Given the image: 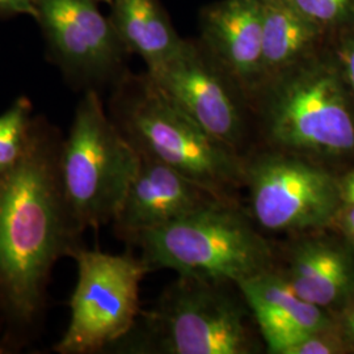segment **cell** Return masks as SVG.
<instances>
[{
    "instance_id": "cell-17",
    "label": "cell",
    "mask_w": 354,
    "mask_h": 354,
    "mask_svg": "<svg viewBox=\"0 0 354 354\" xmlns=\"http://www.w3.org/2000/svg\"><path fill=\"white\" fill-rule=\"evenodd\" d=\"M36 118L32 102L24 96L17 97L0 114V174L11 169L24 156Z\"/></svg>"
},
{
    "instance_id": "cell-10",
    "label": "cell",
    "mask_w": 354,
    "mask_h": 354,
    "mask_svg": "<svg viewBox=\"0 0 354 354\" xmlns=\"http://www.w3.org/2000/svg\"><path fill=\"white\" fill-rule=\"evenodd\" d=\"M35 20L48 54L74 88L113 87L125 75L129 51L96 0H35Z\"/></svg>"
},
{
    "instance_id": "cell-15",
    "label": "cell",
    "mask_w": 354,
    "mask_h": 354,
    "mask_svg": "<svg viewBox=\"0 0 354 354\" xmlns=\"http://www.w3.org/2000/svg\"><path fill=\"white\" fill-rule=\"evenodd\" d=\"M109 6L114 30L147 70L165 64L181 48L185 38L177 33L160 0H112Z\"/></svg>"
},
{
    "instance_id": "cell-22",
    "label": "cell",
    "mask_w": 354,
    "mask_h": 354,
    "mask_svg": "<svg viewBox=\"0 0 354 354\" xmlns=\"http://www.w3.org/2000/svg\"><path fill=\"white\" fill-rule=\"evenodd\" d=\"M336 317L345 342L351 349H354V297Z\"/></svg>"
},
{
    "instance_id": "cell-8",
    "label": "cell",
    "mask_w": 354,
    "mask_h": 354,
    "mask_svg": "<svg viewBox=\"0 0 354 354\" xmlns=\"http://www.w3.org/2000/svg\"><path fill=\"white\" fill-rule=\"evenodd\" d=\"M73 257L77 281L70 299V323L53 351L58 354L109 352L137 323L142 311L140 282L150 269L130 253L113 254L80 247Z\"/></svg>"
},
{
    "instance_id": "cell-2",
    "label": "cell",
    "mask_w": 354,
    "mask_h": 354,
    "mask_svg": "<svg viewBox=\"0 0 354 354\" xmlns=\"http://www.w3.org/2000/svg\"><path fill=\"white\" fill-rule=\"evenodd\" d=\"M252 111L264 147L323 165L354 155V100L328 44L266 80Z\"/></svg>"
},
{
    "instance_id": "cell-1",
    "label": "cell",
    "mask_w": 354,
    "mask_h": 354,
    "mask_svg": "<svg viewBox=\"0 0 354 354\" xmlns=\"http://www.w3.org/2000/svg\"><path fill=\"white\" fill-rule=\"evenodd\" d=\"M64 137L37 117L28 150L0 174V307L3 354L17 353L41 335L55 264L82 245L61 175Z\"/></svg>"
},
{
    "instance_id": "cell-12",
    "label": "cell",
    "mask_w": 354,
    "mask_h": 354,
    "mask_svg": "<svg viewBox=\"0 0 354 354\" xmlns=\"http://www.w3.org/2000/svg\"><path fill=\"white\" fill-rule=\"evenodd\" d=\"M200 41L253 96L264 83L261 0H218L200 15Z\"/></svg>"
},
{
    "instance_id": "cell-7",
    "label": "cell",
    "mask_w": 354,
    "mask_h": 354,
    "mask_svg": "<svg viewBox=\"0 0 354 354\" xmlns=\"http://www.w3.org/2000/svg\"><path fill=\"white\" fill-rule=\"evenodd\" d=\"M248 213L261 231L301 235L332 227L339 177L308 158L266 147L245 155Z\"/></svg>"
},
{
    "instance_id": "cell-9",
    "label": "cell",
    "mask_w": 354,
    "mask_h": 354,
    "mask_svg": "<svg viewBox=\"0 0 354 354\" xmlns=\"http://www.w3.org/2000/svg\"><path fill=\"white\" fill-rule=\"evenodd\" d=\"M146 73L207 133L245 156L254 124L252 104L200 38L184 39L171 59Z\"/></svg>"
},
{
    "instance_id": "cell-4",
    "label": "cell",
    "mask_w": 354,
    "mask_h": 354,
    "mask_svg": "<svg viewBox=\"0 0 354 354\" xmlns=\"http://www.w3.org/2000/svg\"><path fill=\"white\" fill-rule=\"evenodd\" d=\"M266 345L239 286L178 276L112 353L256 354Z\"/></svg>"
},
{
    "instance_id": "cell-19",
    "label": "cell",
    "mask_w": 354,
    "mask_h": 354,
    "mask_svg": "<svg viewBox=\"0 0 354 354\" xmlns=\"http://www.w3.org/2000/svg\"><path fill=\"white\" fill-rule=\"evenodd\" d=\"M327 44L354 100V21L329 33Z\"/></svg>"
},
{
    "instance_id": "cell-16",
    "label": "cell",
    "mask_w": 354,
    "mask_h": 354,
    "mask_svg": "<svg viewBox=\"0 0 354 354\" xmlns=\"http://www.w3.org/2000/svg\"><path fill=\"white\" fill-rule=\"evenodd\" d=\"M261 17L264 82L314 55L327 44L328 35L289 0H261Z\"/></svg>"
},
{
    "instance_id": "cell-3",
    "label": "cell",
    "mask_w": 354,
    "mask_h": 354,
    "mask_svg": "<svg viewBox=\"0 0 354 354\" xmlns=\"http://www.w3.org/2000/svg\"><path fill=\"white\" fill-rule=\"evenodd\" d=\"M108 113L140 156L175 168L230 201L244 188L245 156L216 140L165 96L147 73L127 71L113 87Z\"/></svg>"
},
{
    "instance_id": "cell-20",
    "label": "cell",
    "mask_w": 354,
    "mask_h": 354,
    "mask_svg": "<svg viewBox=\"0 0 354 354\" xmlns=\"http://www.w3.org/2000/svg\"><path fill=\"white\" fill-rule=\"evenodd\" d=\"M332 226L339 230L342 239L354 251V205L342 203Z\"/></svg>"
},
{
    "instance_id": "cell-23",
    "label": "cell",
    "mask_w": 354,
    "mask_h": 354,
    "mask_svg": "<svg viewBox=\"0 0 354 354\" xmlns=\"http://www.w3.org/2000/svg\"><path fill=\"white\" fill-rule=\"evenodd\" d=\"M339 188L342 203L354 205V168L339 177Z\"/></svg>"
},
{
    "instance_id": "cell-14",
    "label": "cell",
    "mask_w": 354,
    "mask_h": 354,
    "mask_svg": "<svg viewBox=\"0 0 354 354\" xmlns=\"http://www.w3.org/2000/svg\"><path fill=\"white\" fill-rule=\"evenodd\" d=\"M266 353L285 354L304 335L337 327V317L301 298L274 268L239 285Z\"/></svg>"
},
{
    "instance_id": "cell-13",
    "label": "cell",
    "mask_w": 354,
    "mask_h": 354,
    "mask_svg": "<svg viewBox=\"0 0 354 354\" xmlns=\"http://www.w3.org/2000/svg\"><path fill=\"white\" fill-rule=\"evenodd\" d=\"M317 234L295 235L276 269L304 301L337 317L354 297V251Z\"/></svg>"
},
{
    "instance_id": "cell-24",
    "label": "cell",
    "mask_w": 354,
    "mask_h": 354,
    "mask_svg": "<svg viewBox=\"0 0 354 354\" xmlns=\"http://www.w3.org/2000/svg\"><path fill=\"white\" fill-rule=\"evenodd\" d=\"M4 328H6V324H4V317H3V313H1V307H0V354H3V337H4Z\"/></svg>"
},
{
    "instance_id": "cell-18",
    "label": "cell",
    "mask_w": 354,
    "mask_h": 354,
    "mask_svg": "<svg viewBox=\"0 0 354 354\" xmlns=\"http://www.w3.org/2000/svg\"><path fill=\"white\" fill-rule=\"evenodd\" d=\"M327 35L354 21V0H289Z\"/></svg>"
},
{
    "instance_id": "cell-11",
    "label": "cell",
    "mask_w": 354,
    "mask_h": 354,
    "mask_svg": "<svg viewBox=\"0 0 354 354\" xmlns=\"http://www.w3.org/2000/svg\"><path fill=\"white\" fill-rule=\"evenodd\" d=\"M221 200L226 198L175 168L140 155L137 172L112 223L115 235L130 244L142 232L162 227Z\"/></svg>"
},
{
    "instance_id": "cell-6",
    "label": "cell",
    "mask_w": 354,
    "mask_h": 354,
    "mask_svg": "<svg viewBox=\"0 0 354 354\" xmlns=\"http://www.w3.org/2000/svg\"><path fill=\"white\" fill-rule=\"evenodd\" d=\"M138 165V152L114 125L100 92L84 91L61 151L64 194L79 227L112 223Z\"/></svg>"
},
{
    "instance_id": "cell-25",
    "label": "cell",
    "mask_w": 354,
    "mask_h": 354,
    "mask_svg": "<svg viewBox=\"0 0 354 354\" xmlns=\"http://www.w3.org/2000/svg\"><path fill=\"white\" fill-rule=\"evenodd\" d=\"M96 1H99V3H108L109 4L112 0H96Z\"/></svg>"
},
{
    "instance_id": "cell-5",
    "label": "cell",
    "mask_w": 354,
    "mask_h": 354,
    "mask_svg": "<svg viewBox=\"0 0 354 354\" xmlns=\"http://www.w3.org/2000/svg\"><path fill=\"white\" fill-rule=\"evenodd\" d=\"M130 244L152 270L171 269L178 276L239 285L277 266L274 248L247 210L221 200L142 232Z\"/></svg>"
},
{
    "instance_id": "cell-21",
    "label": "cell",
    "mask_w": 354,
    "mask_h": 354,
    "mask_svg": "<svg viewBox=\"0 0 354 354\" xmlns=\"http://www.w3.org/2000/svg\"><path fill=\"white\" fill-rule=\"evenodd\" d=\"M0 16H30L35 19V0H0Z\"/></svg>"
}]
</instances>
